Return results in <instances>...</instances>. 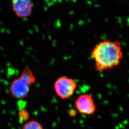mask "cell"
I'll use <instances>...</instances> for the list:
<instances>
[{"mask_svg": "<svg viewBox=\"0 0 129 129\" xmlns=\"http://www.w3.org/2000/svg\"><path fill=\"white\" fill-rule=\"evenodd\" d=\"M11 5L15 14L19 18H28L32 14L34 5L30 0H14Z\"/></svg>", "mask_w": 129, "mask_h": 129, "instance_id": "5", "label": "cell"}, {"mask_svg": "<svg viewBox=\"0 0 129 129\" xmlns=\"http://www.w3.org/2000/svg\"><path fill=\"white\" fill-rule=\"evenodd\" d=\"M77 87V83L75 80L64 76L58 77L54 83L55 92L62 99L71 98Z\"/></svg>", "mask_w": 129, "mask_h": 129, "instance_id": "3", "label": "cell"}, {"mask_svg": "<svg viewBox=\"0 0 129 129\" xmlns=\"http://www.w3.org/2000/svg\"><path fill=\"white\" fill-rule=\"evenodd\" d=\"M69 114L70 115H71V116H75L76 114V112L75 110H70L69 111Z\"/></svg>", "mask_w": 129, "mask_h": 129, "instance_id": "8", "label": "cell"}, {"mask_svg": "<svg viewBox=\"0 0 129 129\" xmlns=\"http://www.w3.org/2000/svg\"><path fill=\"white\" fill-rule=\"evenodd\" d=\"M18 115L20 120L22 121V122L27 120L29 117V113L28 111L24 109L20 110Z\"/></svg>", "mask_w": 129, "mask_h": 129, "instance_id": "7", "label": "cell"}, {"mask_svg": "<svg viewBox=\"0 0 129 129\" xmlns=\"http://www.w3.org/2000/svg\"><path fill=\"white\" fill-rule=\"evenodd\" d=\"M36 79L31 70L26 68L22 71L19 77L13 80L10 86L11 95L17 99H23L29 93L31 84Z\"/></svg>", "mask_w": 129, "mask_h": 129, "instance_id": "2", "label": "cell"}, {"mask_svg": "<svg viewBox=\"0 0 129 129\" xmlns=\"http://www.w3.org/2000/svg\"><path fill=\"white\" fill-rule=\"evenodd\" d=\"M98 72L110 70L118 66L123 57L122 45L118 41L105 40L96 44L91 53Z\"/></svg>", "mask_w": 129, "mask_h": 129, "instance_id": "1", "label": "cell"}, {"mask_svg": "<svg viewBox=\"0 0 129 129\" xmlns=\"http://www.w3.org/2000/svg\"><path fill=\"white\" fill-rule=\"evenodd\" d=\"M22 129H44V127L39 122L32 120L26 123L23 126Z\"/></svg>", "mask_w": 129, "mask_h": 129, "instance_id": "6", "label": "cell"}, {"mask_svg": "<svg viewBox=\"0 0 129 129\" xmlns=\"http://www.w3.org/2000/svg\"><path fill=\"white\" fill-rule=\"evenodd\" d=\"M76 109L80 113L91 115L95 113L96 107L93 98L88 94L80 95L75 102Z\"/></svg>", "mask_w": 129, "mask_h": 129, "instance_id": "4", "label": "cell"}]
</instances>
